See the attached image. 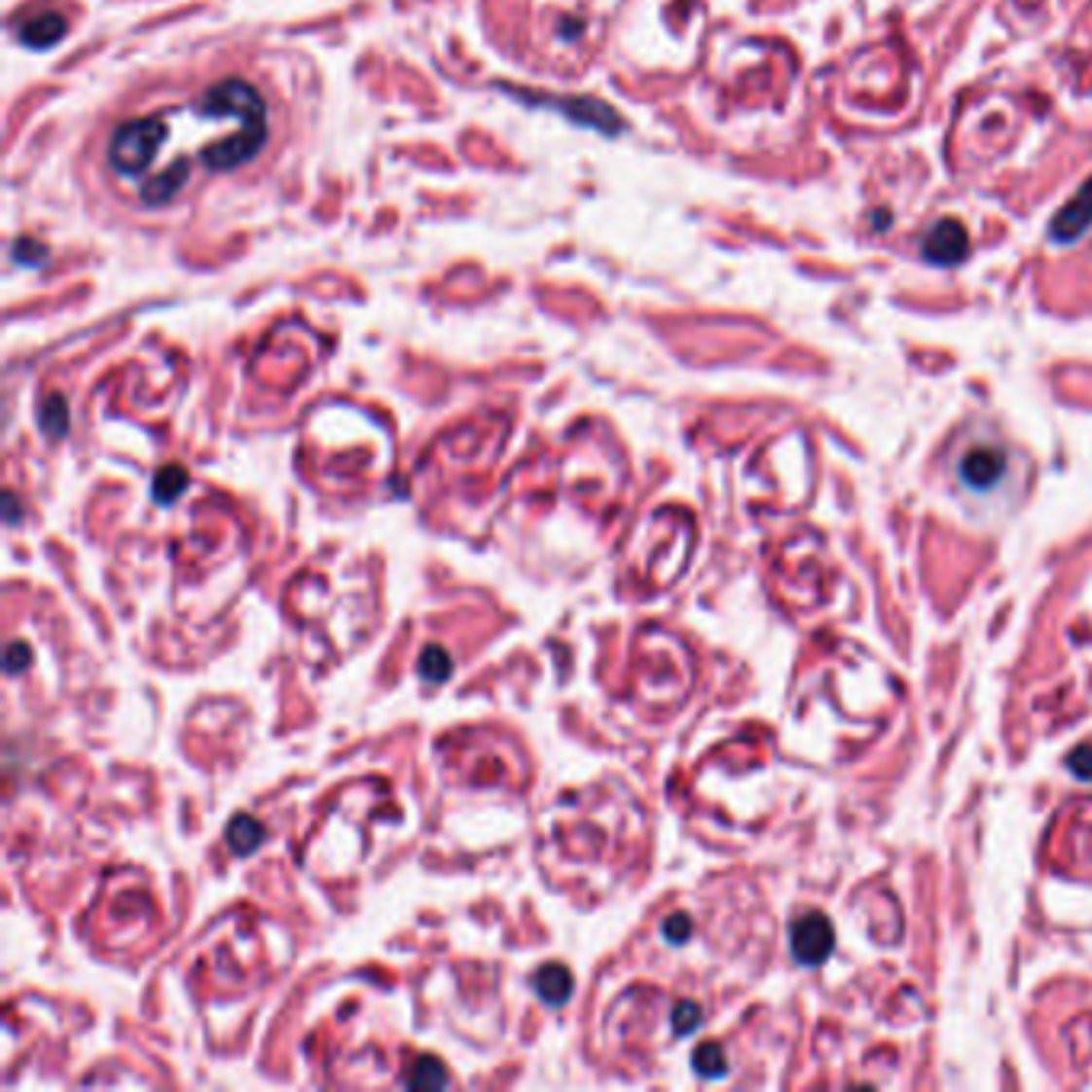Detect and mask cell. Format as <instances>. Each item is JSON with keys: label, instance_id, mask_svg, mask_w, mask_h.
I'll return each instance as SVG.
<instances>
[{"label": "cell", "instance_id": "6da1fadb", "mask_svg": "<svg viewBox=\"0 0 1092 1092\" xmlns=\"http://www.w3.org/2000/svg\"><path fill=\"white\" fill-rule=\"evenodd\" d=\"M1009 474V455L1006 449L993 443H974L962 452L958 458V481L970 493H990L997 491Z\"/></svg>", "mask_w": 1092, "mask_h": 1092}, {"label": "cell", "instance_id": "7a4b0ae2", "mask_svg": "<svg viewBox=\"0 0 1092 1092\" xmlns=\"http://www.w3.org/2000/svg\"><path fill=\"white\" fill-rule=\"evenodd\" d=\"M791 952L801 965H823L833 952V926L820 913H808L791 929Z\"/></svg>", "mask_w": 1092, "mask_h": 1092}, {"label": "cell", "instance_id": "3957f363", "mask_svg": "<svg viewBox=\"0 0 1092 1092\" xmlns=\"http://www.w3.org/2000/svg\"><path fill=\"white\" fill-rule=\"evenodd\" d=\"M923 253L932 263H958L967 253V231L952 222V218H945V222H939L926 235Z\"/></svg>", "mask_w": 1092, "mask_h": 1092}, {"label": "cell", "instance_id": "277c9868", "mask_svg": "<svg viewBox=\"0 0 1092 1092\" xmlns=\"http://www.w3.org/2000/svg\"><path fill=\"white\" fill-rule=\"evenodd\" d=\"M1089 222H1092V180H1086L1083 190L1057 212V218L1051 222V235L1057 240H1074L1089 228Z\"/></svg>", "mask_w": 1092, "mask_h": 1092}, {"label": "cell", "instance_id": "5b68a950", "mask_svg": "<svg viewBox=\"0 0 1092 1092\" xmlns=\"http://www.w3.org/2000/svg\"><path fill=\"white\" fill-rule=\"evenodd\" d=\"M64 29H68V23H64V17L61 14H36V17H29L23 26H19V36H23V42L26 46H32V49H52L55 42H61V36H64Z\"/></svg>", "mask_w": 1092, "mask_h": 1092}, {"label": "cell", "instance_id": "8992f818", "mask_svg": "<svg viewBox=\"0 0 1092 1092\" xmlns=\"http://www.w3.org/2000/svg\"><path fill=\"white\" fill-rule=\"evenodd\" d=\"M532 984H535V990H538V997H542V1000L548 1002V1006H561V1002H564V1000L570 997V990H573V977H570V970H567V967H561V965H545V967L532 977Z\"/></svg>", "mask_w": 1092, "mask_h": 1092}, {"label": "cell", "instance_id": "52a82bcc", "mask_svg": "<svg viewBox=\"0 0 1092 1092\" xmlns=\"http://www.w3.org/2000/svg\"><path fill=\"white\" fill-rule=\"evenodd\" d=\"M404 1083L411 1089H439L449 1083V1074L436 1057H417L414 1067L404 1074Z\"/></svg>", "mask_w": 1092, "mask_h": 1092}, {"label": "cell", "instance_id": "ba28073f", "mask_svg": "<svg viewBox=\"0 0 1092 1092\" xmlns=\"http://www.w3.org/2000/svg\"><path fill=\"white\" fill-rule=\"evenodd\" d=\"M263 843V826L247 818V814H240V818L231 820L228 826V846L235 849L237 855H250L253 849Z\"/></svg>", "mask_w": 1092, "mask_h": 1092}, {"label": "cell", "instance_id": "9c48e42d", "mask_svg": "<svg viewBox=\"0 0 1092 1092\" xmlns=\"http://www.w3.org/2000/svg\"><path fill=\"white\" fill-rule=\"evenodd\" d=\"M186 484H190V474L180 465H164L158 471V478H154V500L158 503H170L173 496H180L186 491Z\"/></svg>", "mask_w": 1092, "mask_h": 1092}, {"label": "cell", "instance_id": "30bf717a", "mask_svg": "<svg viewBox=\"0 0 1092 1092\" xmlns=\"http://www.w3.org/2000/svg\"><path fill=\"white\" fill-rule=\"evenodd\" d=\"M39 423H42V429H46L49 436H64V433H68V404H64L58 394L49 397V401L42 404Z\"/></svg>", "mask_w": 1092, "mask_h": 1092}, {"label": "cell", "instance_id": "8fae6325", "mask_svg": "<svg viewBox=\"0 0 1092 1092\" xmlns=\"http://www.w3.org/2000/svg\"><path fill=\"white\" fill-rule=\"evenodd\" d=\"M420 676L426 682H446L452 676V660L443 647H426L420 657Z\"/></svg>", "mask_w": 1092, "mask_h": 1092}, {"label": "cell", "instance_id": "7c38bea8", "mask_svg": "<svg viewBox=\"0 0 1092 1092\" xmlns=\"http://www.w3.org/2000/svg\"><path fill=\"white\" fill-rule=\"evenodd\" d=\"M692 1064H695V1070H699L702 1076H709V1079H714V1076H724V1070H727L724 1051H721L718 1044H702L699 1051H695Z\"/></svg>", "mask_w": 1092, "mask_h": 1092}, {"label": "cell", "instance_id": "4fadbf2b", "mask_svg": "<svg viewBox=\"0 0 1092 1092\" xmlns=\"http://www.w3.org/2000/svg\"><path fill=\"white\" fill-rule=\"evenodd\" d=\"M699 1022H702V1012H699V1006H695V1002H679V1006L673 1009V1029H676V1035L695 1032V1029H699Z\"/></svg>", "mask_w": 1092, "mask_h": 1092}, {"label": "cell", "instance_id": "5bb4252c", "mask_svg": "<svg viewBox=\"0 0 1092 1092\" xmlns=\"http://www.w3.org/2000/svg\"><path fill=\"white\" fill-rule=\"evenodd\" d=\"M1067 766H1070V772H1074L1076 779H1086V782H1092V744H1086V746H1076L1074 753H1070Z\"/></svg>", "mask_w": 1092, "mask_h": 1092}, {"label": "cell", "instance_id": "9a60e30c", "mask_svg": "<svg viewBox=\"0 0 1092 1092\" xmlns=\"http://www.w3.org/2000/svg\"><path fill=\"white\" fill-rule=\"evenodd\" d=\"M689 929H692V923H689V917H670L667 923H664V935L670 942H686L689 939Z\"/></svg>", "mask_w": 1092, "mask_h": 1092}, {"label": "cell", "instance_id": "2e32d148", "mask_svg": "<svg viewBox=\"0 0 1092 1092\" xmlns=\"http://www.w3.org/2000/svg\"><path fill=\"white\" fill-rule=\"evenodd\" d=\"M26 664H29V647L26 644H10V650H7V670L17 673V670H23Z\"/></svg>", "mask_w": 1092, "mask_h": 1092}]
</instances>
